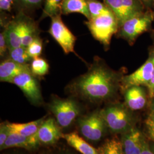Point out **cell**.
I'll use <instances>...</instances> for the list:
<instances>
[{
    "label": "cell",
    "instance_id": "obj_24",
    "mask_svg": "<svg viewBox=\"0 0 154 154\" xmlns=\"http://www.w3.org/2000/svg\"><path fill=\"white\" fill-rule=\"evenodd\" d=\"M88 2L90 18H96L112 12L107 6L105 5L98 1L88 0Z\"/></svg>",
    "mask_w": 154,
    "mask_h": 154
},
{
    "label": "cell",
    "instance_id": "obj_38",
    "mask_svg": "<svg viewBox=\"0 0 154 154\" xmlns=\"http://www.w3.org/2000/svg\"></svg>",
    "mask_w": 154,
    "mask_h": 154
},
{
    "label": "cell",
    "instance_id": "obj_28",
    "mask_svg": "<svg viewBox=\"0 0 154 154\" xmlns=\"http://www.w3.org/2000/svg\"><path fill=\"white\" fill-rule=\"evenodd\" d=\"M7 50H9V46L5 33L4 30L0 34V55L1 57H4L6 55Z\"/></svg>",
    "mask_w": 154,
    "mask_h": 154
},
{
    "label": "cell",
    "instance_id": "obj_11",
    "mask_svg": "<svg viewBox=\"0 0 154 154\" xmlns=\"http://www.w3.org/2000/svg\"><path fill=\"white\" fill-rule=\"evenodd\" d=\"M60 127L54 118H49L44 119L37 132L40 143L51 145L56 143L62 135Z\"/></svg>",
    "mask_w": 154,
    "mask_h": 154
},
{
    "label": "cell",
    "instance_id": "obj_16",
    "mask_svg": "<svg viewBox=\"0 0 154 154\" xmlns=\"http://www.w3.org/2000/svg\"><path fill=\"white\" fill-rule=\"evenodd\" d=\"M67 144L81 154H99V151L81 138L77 132L62 134Z\"/></svg>",
    "mask_w": 154,
    "mask_h": 154
},
{
    "label": "cell",
    "instance_id": "obj_20",
    "mask_svg": "<svg viewBox=\"0 0 154 154\" xmlns=\"http://www.w3.org/2000/svg\"><path fill=\"white\" fill-rule=\"evenodd\" d=\"M13 147L23 148L28 150L34 149L31 144L30 137H25L17 132L11 131L5 142L0 149L3 150Z\"/></svg>",
    "mask_w": 154,
    "mask_h": 154
},
{
    "label": "cell",
    "instance_id": "obj_25",
    "mask_svg": "<svg viewBox=\"0 0 154 154\" xmlns=\"http://www.w3.org/2000/svg\"><path fill=\"white\" fill-rule=\"evenodd\" d=\"M63 0H52L48 5L45 6L43 17L55 16L62 13V6Z\"/></svg>",
    "mask_w": 154,
    "mask_h": 154
},
{
    "label": "cell",
    "instance_id": "obj_22",
    "mask_svg": "<svg viewBox=\"0 0 154 154\" xmlns=\"http://www.w3.org/2000/svg\"><path fill=\"white\" fill-rule=\"evenodd\" d=\"M98 151L99 154H123L121 140L116 138L108 139Z\"/></svg>",
    "mask_w": 154,
    "mask_h": 154
},
{
    "label": "cell",
    "instance_id": "obj_13",
    "mask_svg": "<svg viewBox=\"0 0 154 154\" xmlns=\"http://www.w3.org/2000/svg\"><path fill=\"white\" fill-rule=\"evenodd\" d=\"M30 65L20 64L11 59L6 60L0 65V81L4 82L11 83L13 79L24 72H30Z\"/></svg>",
    "mask_w": 154,
    "mask_h": 154
},
{
    "label": "cell",
    "instance_id": "obj_31",
    "mask_svg": "<svg viewBox=\"0 0 154 154\" xmlns=\"http://www.w3.org/2000/svg\"><path fill=\"white\" fill-rule=\"evenodd\" d=\"M153 55H154V67H153L152 75L150 82L147 85V88L149 89V95L151 98L154 97V54Z\"/></svg>",
    "mask_w": 154,
    "mask_h": 154
},
{
    "label": "cell",
    "instance_id": "obj_19",
    "mask_svg": "<svg viewBox=\"0 0 154 154\" xmlns=\"http://www.w3.org/2000/svg\"><path fill=\"white\" fill-rule=\"evenodd\" d=\"M44 121V118H41L36 121L30 122L25 123H16L7 122L11 131L17 132L25 137H30L35 134L42 123Z\"/></svg>",
    "mask_w": 154,
    "mask_h": 154
},
{
    "label": "cell",
    "instance_id": "obj_26",
    "mask_svg": "<svg viewBox=\"0 0 154 154\" xmlns=\"http://www.w3.org/2000/svg\"><path fill=\"white\" fill-rule=\"evenodd\" d=\"M43 47V42L39 37L35 39L33 42L26 48L29 55L32 58L39 57L41 54Z\"/></svg>",
    "mask_w": 154,
    "mask_h": 154
},
{
    "label": "cell",
    "instance_id": "obj_18",
    "mask_svg": "<svg viewBox=\"0 0 154 154\" xmlns=\"http://www.w3.org/2000/svg\"><path fill=\"white\" fill-rule=\"evenodd\" d=\"M62 13L63 14L80 13L90 19L88 0H63L62 6Z\"/></svg>",
    "mask_w": 154,
    "mask_h": 154
},
{
    "label": "cell",
    "instance_id": "obj_23",
    "mask_svg": "<svg viewBox=\"0 0 154 154\" xmlns=\"http://www.w3.org/2000/svg\"><path fill=\"white\" fill-rule=\"evenodd\" d=\"M30 70L35 77H42L48 73L49 65L45 59L39 57L33 59L30 64Z\"/></svg>",
    "mask_w": 154,
    "mask_h": 154
},
{
    "label": "cell",
    "instance_id": "obj_5",
    "mask_svg": "<svg viewBox=\"0 0 154 154\" xmlns=\"http://www.w3.org/2000/svg\"><path fill=\"white\" fill-rule=\"evenodd\" d=\"M79 131L91 142H98L103 137L107 125L100 111H94L78 121Z\"/></svg>",
    "mask_w": 154,
    "mask_h": 154
},
{
    "label": "cell",
    "instance_id": "obj_12",
    "mask_svg": "<svg viewBox=\"0 0 154 154\" xmlns=\"http://www.w3.org/2000/svg\"><path fill=\"white\" fill-rule=\"evenodd\" d=\"M121 142L123 154H140L145 140L138 129L131 128L123 134Z\"/></svg>",
    "mask_w": 154,
    "mask_h": 154
},
{
    "label": "cell",
    "instance_id": "obj_33",
    "mask_svg": "<svg viewBox=\"0 0 154 154\" xmlns=\"http://www.w3.org/2000/svg\"><path fill=\"white\" fill-rule=\"evenodd\" d=\"M42 0H28L27 8H33L39 5Z\"/></svg>",
    "mask_w": 154,
    "mask_h": 154
},
{
    "label": "cell",
    "instance_id": "obj_21",
    "mask_svg": "<svg viewBox=\"0 0 154 154\" xmlns=\"http://www.w3.org/2000/svg\"><path fill=\"white\" fill-rule=\"evenodd\" d=\"M9 54L10 59L20 64H28L33 60V58L29 55L26 48L22 46L16 48L9 49Z\"/></svg>",
    "mask_w": 154,
    "mask_h": 154
},
{
    "label": "cell",
    "instance_id": "obj_30",
    "mask_svg": "<svg viewBox=\"0 0 154 154\" xmlns=\"http://www.w3.org/2000/svg\"><path fill=\"white\" fill-rule=\"evenodd\" d=\"M14 0H0V9L1 11H10Z\"/></svg>",
    "mask_w": 154,
    "mask_h": 154
},
{
    "label": "cell",
    "instance_id": "obj_29",
    "mask_svg": "<svg viewBox=\"0 0 154 154\" xmlns=\"http://www.w3.org/2000/svg\"><path fill=\"white\" fill-rule=\"evenodd\" d=\"M146 126L149 137L154 141V115L151 114L146 121Z\"/></svg>",
    "mask_w": 154,
    "mask_h": 154
},
{
    "label": "cell",
    "instance_id": "obj_34",
    "mask_svg": "<svg viewBox=\"0 0 154 154\" xmlns=\"http://www.w3.org/2000/svg\"><path fill=\"white\" fill-rule=\"evenodd\" d=\"M149 147H150V148L151 149L152 151L154 152V144H152Z\"/></svg>",
    "mask_w": 154,
    "mask_h": 154
},
{
    "label": "cell",
    "instance_id": "obj_8",
    "mask_svg": "<svg viewBox=\"0 0 154 154\" xmlns=\"http://www.w3.org/2000/svg\"><path fill=\"white\" fill-rule=\"evenodd\" d=\"M11 83L21 89L31 103L34 105L42 103L43 98L38 81L31 71L18 75L13 79Z\"/></svg>",
    "mask_w": 154,
    "mask_h": 154
},
{
    "label": "cell",
    "instance_id": "obj_15",
    "mask_svg": "<svg viewBox=\"0 0 154 154\" xmlns=\"http://www.w3.org/2000/svg\"><path fill=\"white\" fill-rule=\"evenodd\" d=\"M125 99L127 106L132 110L142 109L147 101L144 90L138 86L127 88L125 94Z\"/></svg>",
    "mask_w": 154,
    "mask_h": 154
},
{
    "label": "cell",
    "instance_id": "obj_36",
    "mask_svg": "<svg viewBox=\"0 0 154 154\" xmlns=\"http://www.w3.org/2000/svg\"><path fill=\"white\" fill-rule=\"evenodd\" d=\"M152 114H154V111H153V112L152 113Z\"/></svg>",
    "mask_w": 154,
    "mask_h": 154
},
{
    "label": "cell",
    "instance_id": "obj_32",
    "mask_svg": "<svg viewBox=\"0 0 154 154\" xmlns=\"http://www.w3.org/2000/svg\"><path fill=\"white\" fill-rule=\"evenodd\" d=\"M140 154H154L150 148L149 146L146 141L143 144V149Z\"/></svg>",
    "mask_w": 154,
    "mask_h": 154
},
{
    "label": "cell",
    "instance_id": "obj_7",
    "mask_svg": "<svg viewBox=\"0 0 154 154\" xmlns=\"http://www.w3.org/2000/svg\"><path fill=\"white\" fill-rule=\"evenodd\" d=\"M152 20L149 13H140L135 15L122 24L120 35L129 42H132L140 34L148 30Z\"/></svg>",
    "mask_w": 154,
    "mask_h": 154
},
{
    "label": "cell",
    "instance_id": "obj_17",
    "mask_svg": "<svg viewBox=\"0 0 154 154\" xmlns=\"http://www.w3.org/2000/svg\"><path fill=\"white\" fill-rule=\"evenodd\" d=\"M20 28L21 22L20 16H18L16 19L12 20L6 26L4 31L9 49L16 48L22 46L20 37Z\"/></svg>",
    "mask_w": 154,
    "mask_h": 154
},
{
    "label": "cell",
    "instance_id": "obj_10",
    "mask_svg": "<svg viewBox=\"0 0 154 154\" xmlns=\"http://www.w3.org/2000/svg\"><path fill=\"white\" fill-rule=\"evenodd\" d=\"M154 67V55L151 57L142 66L132 74L122 79V82L125 90L132 86L146 85L147 86L150 82Z\"/></svg>",
    "mask_w": 154,
    "mask_h": 154
},
{
    "label": "cell",
    "instance_id": "obj_3",
    "mask_svg": "<svg viewBox=\"0 0 154 154\" xmlns=\"http://www.w3.org/2000/svg\"><path fill=\"white\" fill-rule=\"evenodd\" d=\"M86 24L94 38L105 46L110 44L111 37L116 32L119 26L118 21L112 12L90 18Z\"/></svg>",
    "mask_w": 154,
    "mask_h": 154
},
{
    "label": "cell",
    "instance_id": "obj_14",
    "mask_svg": "<svg viewBox=\"0 0 154 154\" xmlns=\"http://www.w3.org/2000/svg\"><path fill=\"white\" fill-rule=\"evenodd\" d=\"M20 37L22 46L27 48L33 41L38 37V29L34 21L26 16L20 14Z\"/></svg>",
    "mask_w": 154,
    "mask_h": 154
},
{
    "label": "cell",
    "instance_id": "obj_2",
    "mask_svg": "<svg viewBox=\"0 0 154 154\" xmlns=\"http://www.w3.org/2000/svg\"><path fill=\"white\" fill-rule=\"evenodd\" d=\"M58 125L62 128L70 126L81 112V108L77 101L72 98L53 97L49 104Z\"/></svg>",
    "mask_w": 154,
    "mask_h": 154
},
{
    "label": "cell",
    "instance_id": "obj_4",
    "mask_svg": "<svg viewBox=\"0 0 154 154\" xmlns=\"http://www.w3.org/2000/svg\"><path fill=\"white\" fill-rule=\"evenodd\" d=\"M107 127L111 132L124 134L132 127L131 118L126 109L121 105L107 107L100 111Z\"/></svg>",
    "mask_w": 154,
    "mask_h": 154
},
{
    "label": "cell",
    "instance_id": "obj_1",
    "mask_svg": "<svg viewBox=\"0 0 154 154\" xmlns=\"http://www.w3.org/2000/svg\"><path fill=\"white\" fill-rule=\"evenodd\" d=\"M116 74L99 62H94L88 72L77 78L70 85L75 95L90 102H98L111 97L115 93Z\"/></svg>",
    "mask_w": 154,
    "mask_h": 154
},
{
    "label": "cell",
    "instance_id": "obj_9",
    "mask_svg": "<svg viewBox=\"0 0 154 154\" xmlns=\"http://www.w3.org/2000/svg\"><path fill=\"white\" fill-rule=\"evenodd\" d=\"M119 23V26L128 18L141 13L135 0H104Z\"/></svg>",
    "mask_w": 154,
    "mask_h": 154
},
{
    "label": "cell",
    "instance_id": "obj_27",
    "mask_svg": "<svg viewBox=\"0 0 154 154\" xmlns=\"http://www.w3.org/2000/svg\"><path fill=\"white\" fill-rule=\"evenodd\" d=\"M11 130L8 125V123H1L0 125V148L4 145V144L8 138Z\"/></svg>",
    "mask_w": 154,
    "mask_h": 154
},
{
    "label": "cell",
    "instance_id": "obj_6",
    "mask_svg": "<svg viewBox=\"0 0 154 154\" xmlns=\"http://www.w3.org/2000/svg\"><path fill=\"white\" fill-rule=\"evenodd\" d=\"M51 21L49 33L60 45L65 54L72 53L76 54L74 50L76 37L63 22L61 15L51 17Z\"/></svg>",
    "mask_w": 154,
    "mask_h": 154
},
{
    "label": "cell",
    "instance_id": "obj_37",
    "mask_svg": "<svg viewBox=\"0 0 154 154\" xmlns=\"http://www.w3.org/2000/svg\"></svg>",
    "mask_w": 154,
    "mask_h": 154
},
{
    "label": "cell",
    "instance_id": "obj_35",
    "mask_svg": "<svg viewBox=\"0 0 154 154\" xmlns=\"http://www.w3.org/2000/svg\"><path fill=\"white\" fill-rule=\"evenodd\" d=\"M144 2H147V3H149V2H150L151 1H152V0H142Z\"/></svg>",
    "mask_w": 154,
    "mask_h": 154
}]
</instances>
